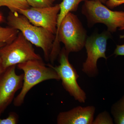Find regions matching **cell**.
<instances>
[{"label": "cell", "mask_w": 124, "mask_h": 124, "mask_svg": "<svg viewBox=\"0 0 124 124\" xmlns=\"http://www.w3.org/2000/svg\"><path fill=\"white\" fill-rule=\"evenodd\" d=\"M87 0H62L59 4L60 9L58 16L57 32L64 17L70 12L76 11L80 3Z\"/></svg>", "instance_id": "8fae6325"}, {"label": "cell", "mask_w": 124, "mask_h": 124, "mask_svg": "<svg viewBox=\"0 0 124 124\" xmlns=\"http://www.w3.org/2000/svg\"><path fill=\"white\" fill-rule=\"evenodd\" d=\"M114 54L116 56L118 55L124 56V44L116 46V48L114 51Z\"/></svg>", "instance_id": "d6986e66"}, {"label": "cell", "mask_w": 124, "mask_h": 124, "mask_svg": "<svg viewBox=\"0 0 124 124\" xmlns=\"http://www.w3.org/2000/svg\"><path fill=\"white\" fill-rule=\"evenodd\" d=\"M95 108L93 106L75 107L61 112L57 117L58 124H93Z\"/></svg>", "instance_id": "30bf717a"}, {"label": "cell", "mask_w": 124, "mask_h": 124, "mask_svg": "<svg viewBox=\"0 0 124 124\" xmlns=\"http://www.w3.org/2000/svg\"><path fill=\"white\" fill-rule=\"evenodd\" d=\"M56 0H53V1L54 2V1H56Z\"/></svg>", "instance_id": "d4e9b609"}, {"label": "cell", "mask_w": 124, "mask_h": 124, "mask_svg": "<svg viewBox=\"0 0 124 124\" xmlns=\"http://www.w3.org/2000/svg\"><path fill=\"white\" fill-rule=\"evenodd\" d=\"M69 54L64 48L59 54V64L50 66L55 71L62 81L64 89L76 101L81 103L86 101V93L78 83L79 75L69 60Z\"/></svg>", "instance_id": "8992f818"}, {"label": "cell", "mask_w": 124, "mask_h": 124, "mask_svg": "<svg viewBox=\"0 0 124 124\" xmlns=\"http://www.w3.org/2000/svg\"><path fill=\"white\" fill-rule=\"evenodd\" d=\"M16 67H9L0 76V116L13 102L16 93L22 87L24 74L17 75Z\"/></svg>", "instance_id": "ba28073f"}, {"label": "cell", "mask_w": 124, "mask_h": 124, "mask_svg": "<svg viewBox=\"0 0 124 124\" xmlns=\"http://www.w3.org/2000/svg\"><path fill=\"white\" fill-rule=\"evenodd\" d=\"M7 20L9 27L19 31L32 45L42 49L46 60H49L55 39L54 34L32 24L25 16L17 12H10Z\"/></svg>", "instance_id": "7a4b0ae2"}, {"label": "cell", "mask_w": 124, "mask_h": 124, "mask_svg": "<svg viewBox=\"0 0 124 124\" xmlns=\"http://www.w3.org/2000/svg\"><path fill=\"white\" fill-rule=\"evenodd\" d=\"M82 13L90 23L104 24L108 31L111 32H116L118 28L124 26V11L112 10L98 1H85Z\"/></svg>", "instance_id": "5b68a950"}, {"label": "cell", "mask_w": 124, "mask_h": 124, "mask_svg": "<svg viewBox=\"0 0 124 124\" xmlns=\"http://www.w3.org/2000/svg\"><path fill=\"white\" fill-rule=\"evenodd\" d=\"M18 121V116L14 112H10L8 117L5 119H2L0 117V124H16Z\"/></svg>", "instance_id": "e0dca14e"}, {"label": "cell", "mask_w": 124, "mask_h": 124, "mask_svg": "<svg viewBox=\"0 0 124 124\" xmlns=\"http://www.w3.org/2000/svg\"><path fill=\"white\" fill-rule=\"evenodd\" d=\"M86 39V31L77 16L70 12L62 20L55 34L50 60L53 63L60 54V42L69 54L81 51L85 46Z\"/></svg>", "instance_id": "6da1fadb"}, {"label": "cell", "mask_w": 124, "mask_h": 124, "mask_svg": "<svg viewBox=\"0 0 124 124\" xmlns=\"http://www.w3.org/2000/svg\"><path fill=\"white\" fill-rule=\"evenodd\" d=\"M119 30H124V26L122 27L121 28H120ZM120 38H124V35H123L121 36L120 37Z\"/></svg>", "instance_id": "7402d4cb"}, {"label": "cell", "mask_w": 124, "mask_h": 124, "mask_svg": "<svg viewBox=\"0 0 124 124\" xmlns=\"http://www.w3.org/2000/svg\"><path fill=\"white\" fill-rule=\"evenodd\" d=\"M111 113L116 124H124V95L112 106Z\"/></svg>", "instance_id": "7c38bea8"}, {"label": "cell", "mask_w": 124, "mask_h": 124, "mask_svg": "<svg viewBox=\"0 0 124 124\" xmlns=\"http://www.w3.org/2000/svg\"><path fill=\"white\" fill-rule=\"evenodd\" d=\"M31 7L41 8L53 5V0H26Z\"/></svg>", "instance_id": "2e32d148"}, {"label": "cell", "mask_w": 124, "mask_h": 124, "mask_svg": "<svg viewBox=\"0 0 124 124\" xmlns=\"http://www.w3.org/2000/svg\"><path fill=\"white\" fill-rule=\"evenodd\" d=\"M108 32L93 35L86 39L85 46L87 58L82 64V71L89 77H94L98 74V60L101 58L106 60L107 58L106 53L107 40L110 37Z\"/></svg>", "instance_id": "52a82bcc"}, {"label": "cell", "mask_w": 124, "mask_h": 124, "mask_svg": "<svg viewBox=\"0 0 124 124\" xmlns=\"http://www.w3.org/2000/svg\"><path fill=\"white\" fill-rule=\"evenodd\" d=\"M6 43H3V42H0V48L2 47V46H4L6 44Z\"/></svg>", "instance_id": "603a6c76"}, {"label": "cell", "mask_w": 124, "mask_h": 124, "mask_svg": "<svg viewBox=\"0 0 124 124\" xmlns=\"http://www.w3.org/2000/svg\"><path fill=\"white\" fill-rule=\"evenodd\" d=\"M32 44L19 32L11 42L0 48V58L5 69L32 60H42Z\"/></svg>", "instance_id": "277c9868"}, {"label": "cell", "mask_w": 124, "mask_h": 124, "mask_svg": "<svg viewBox=\"0 0 124 124\" xmlns=\"http://www.w3.org/2000/svg\"><path fill=\"white\" fill-rule=\"evenodd\" d=\"M106 4L108 8L112 9L124 4V0H107Z\"/></svg>", "instance_id": "ac0fdd59"}, {"label": "cell", "mask_w": 124, "mask_h": 124, "mask_svg": "<svg viewBox=\"0 0 124 124\" xmlns=\"http://www.w3.org/2000/svg\"><path fill=\"white\" fill-rule=\"evenodd\" d=\"M7 7L12 13H18L21 9L30 7L26 0H0V7Z\"/></svg>", "instance_id": "4fadbf2b"}, {"label": "cell", "mask_w": 124, "mask_h": 124, "mask_svg": "<svg viewBox=\"0 0 124 124\" xmlns=\"http://www.w3.org/2000/svg\"><path fill=\"white\" fill-rule=\"evenodd\" d=\"M3 17H2V15L0 13V23H1L3 21Z\"/></svg>", "instance_id": "cb8c5ba5"}, {"label": "cell", "mask_w": 124, "mask_h": 124, "mask_svg": "<svg viewBox=\"0 0 124 124\" xmlns=\"http://www.w3.org/2000/svg\"><path fill=\"white\" fill-rule=\"evenodd\" d=\"M17 66L18 69L23 71L24 77L21 91L13 102L16 107L23 104L27 94L34 86L48 80H60L55 70L42 60H29Z\"/></svg>", "instance_id": "3957f363"}, {"label": "cell", "mask_w": 124, "mask_h": 124, "mask_svg": "<svg viewBox=\"0 0 124 124\" xmlns=\"http://www.w3.org/2000/svg\"><path fill=\"white\" fill-rule=\"evenodd\" d=\"M95 0L101 2L103 4H106L107 0Z\"/></svg>", "instance_id": "44dd1931"}, {"label": "cell", "mask_w": 124, "mask_h": 124, "mask_svg": "<svg viewBox=\"0 0 124 124\" xmlns=\"http://www.w3.org/2000/svg\"><path fill=\"white\" fill-rule=\"evenodd\" d=\"M59 4L48 7H30L21 9L19 13L24 16L32 24L41 27L55 35L57 32Z\"/></svg>", "instance_id": "9c48e42d"}, {"label": "cell", "mask_w": 124, "mask_h": 124, "mask_svg": "<svg viewBox=\"0 0 124 124\" xmlns=\"http://www.w3.org/2000/svg\"><path fill=\"white\" fill-rule=\"evenodd\" d=\"M113 119L107 111L101 112L93 121V124H113Z\"/></svg>", "instance_id": "9a60e30c"}, {"label": "cell", "mask_w": 124, "mask_h": 124, "mask_svg": "<svg viewBox=\"0 0 124 124\" xmlns=\"http://www.w3.org/2000/svg\"><path fill=\"white\" fill-rule=\"evenodd\" d=\"M5 69L3 67L2 62H1V60L0 58V76L2 74V73L4 71Z\"/></svg>", "instance_id": "ffe728a7"}, {"label": "cell", "mask_w": 124, "mask_h": 124, "mask_svg": "<svg viewBox=\"0 0 124 124\" xmlns=\"http://www.w3.org/2000/svg\"><path fill=\"white\" fill-rule=\"evenodd\" d=\"M19 32L11 27H0V42L10 43L15 39Z\"/></svg>", "instance_id": "5bb4252c"}]
</instances>
